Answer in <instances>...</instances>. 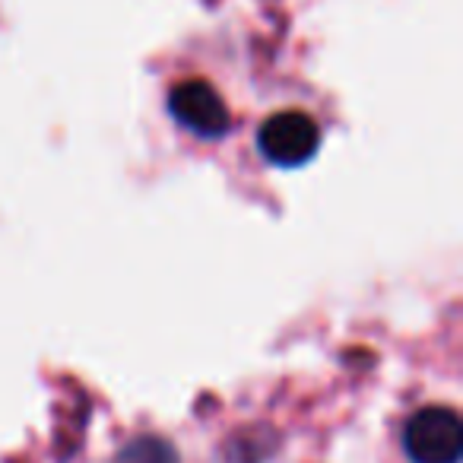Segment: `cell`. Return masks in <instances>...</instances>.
Masks as SVG:
<instances>
[{
	"instance_id": "6da1fadb",
	"label": "cell",
	"mask_w": 463,
	"mask_h": 463,
	"mask_svg": "<svg viewBox=\"0 0 463 463\" xmlns=\"http://www.w3.org/2000/svg\"><path fill=\"white\" fill-rule=\"evenodd\" d=\"M403 450L412 463H457L463 425L450 406H422L403 429Z\"/></svg>"
},
{
	"instance_id": "7a4b0ae2",
	"label": "cell",
	"mask_w": 463,
	"mask_h": 463,
	"mask_svg": "<svg viewBox=\"0 0 463 463\" xmlns=\"http://www.w3.org/2000/svg\"><path fill=\"white\" fill-rule=\"evenodd\" d=\"M258 146L267 162L296 168L317 153L321 130H317L315 118H308L305 111H277L260 124Z\"/></svg>"
},
{
	"instance_id": "3957f363",
	"label": "cell",
	"mask_w": 463,
	"mask_h": 463,
	"mask_svg": "<svg viewBox=\"0 0 463 463\" xmlns=\"http://www.w3.org/2000/svg\"><path fill=\"white\" fill-rule=\"evenodd\" d=\"M168 109H172V115L197 137H222L232 121L229 109H225L216 86L200 77L181 80L172 90V96H168Z\"/></svg>"
},
{
	"instance_id": "277c9868",
	"label": "cell",
	"mask_w": 463,
	"mask_h": 463,
	"mask_svg": "<svg viewBox=\"0 0 463 463\" xmlns=\"http://www.w3.org/2000/svg\"><path fill=\"white\" fill-rule=\"evenodd\" d=\"M118 463H178V450L165 438L143 435L124 444L121 454H118Z\"/></svg>"
}]
</instances>
